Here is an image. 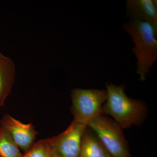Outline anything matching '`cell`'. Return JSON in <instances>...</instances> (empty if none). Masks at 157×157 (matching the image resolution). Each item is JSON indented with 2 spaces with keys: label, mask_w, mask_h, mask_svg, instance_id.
Segmentation results:
<instances>
[{
  "label": "cell",
  "mask_w": 157,
  "mask_h": 157,
  "mask_svg": "<svg viewBox=\"0 0 157 157\" xmlns=\"http://www.w3.org/2000/svg\"><path fill=\"white\" fill-rule=\"evenodd\" d=\"M112 157H131L121 128L101 114L88 124Z\"/></svg>",
  "instance_id": "obj_4"
},
{
  "label": "cell",
  "mask_w": 157,
  "mask_h": 157,
  "mask_svg": "<svg viewBox=\"0 0 157 157\" xmlns=\"http://www.w3.org/2000/svg\"><path fill=\"white\" fill-rule=\"evenodd\" d=\"M78 157H112L95 134L86 128L82 139Z\"/></svg>",
  "instance_id": "obj_9"
},
{
  "label": "cell",
  "mask_w": 157,
  "mask_h": 157,
  "mask_svg": "<svg viewBox=\"0 0 157 157\" xmlns=\"http://www.w3.org/2000/svg\"><path fill=\"white\" fill-rule=\"evenodd\" d=\"M0 124V127L9 132L17 146L25 152L35 143L38 133L32 124L22 123L8 114L4 115Z\"/></svg>",
  "instance_id": "obj_6"
},
{
  "label": "cell",
  "mask_w": 157,
  "mask_h": 157,
  "mask_svg": "<svg viewBox=\"0 0 157 157\" xmlns=\"http://www.w3.org/2000/svg\"><path fill=\"white\" fill-rule=\"evenodd\" d=\"M22 157H51L45 139L39 140L33 144Z\"/></svg>",
  "instance_id": "obj_11"
},
{
  "label": "cell",
  "mask_w": 157,
  "mask_h": 157,
  "mask_svg": "<svg viewBox=\"0 0 157 157\" xmlns=\"http://www.w3.org/2000/svg\"><path fill=\"white\" fill-rule=\"evenodd\" d=\"M124 28L134 43L132 51L137 59V73L140 80H145L157 59V29L148 22L134 19L129 20Z\"/></svg>",
  "instance_id": "obj_1"
},
{
  "label": "cell",
  "mask_w": 157,
  "mask_h": 157,
  "mask_svg": "<svg viewBox=\"0 0 157 157\" xmlns=\"http://www.w3.org/2000/svg\"><path fill=\"white\" fill-rule=\"evenodd\" d=\"M107 100L102 108V113L112 116L121 128H128L141 123L146 114L143 102L129 98L124 92V85L106 83Z\"/></svg>",
  "instance_id": "obj_2"
},
{
  "label": "cell",
  "mask_w": 157,
  "mask_h": 157,
  "mask_svg": "<svg viewBox=\"0 0 157 157\" xmlns=\"http://www.w3.org/2000/svg\"><path fill=\"white\" fill-rule=\"evenodd\" d=\"M22 155L9 132L0 127V157H22Z\"/></svg>",
  "instance_id": "obj_10"
},
{
  "label": "cell",
  "mask_w": 157,
  "mask_h": 157,
  "mask_svg": "<svg viewBox=\"0 0 157 157\" xmlns=\"http://www.w3.org/2000/svg\"><path fill=\"white\" fill-rule=\"evenodd\" d=\"M126 9L130 19L148 22L157 29L156 0H128Z\"/></svg>",
  "instance_id": "obj_7"
},
{
  "label": "cell",
  "mask_w": 157,
  "mask_h": 157,
  "mask_svg": "<svg viewBox=\"0 0 157 157\" xmlns=\"http://www.w3.org/2000/svg\"><path fill=\"white\" fill-rule=\"evenodd\" d=\"M15 67L11 59L0 52V106L4 105L15 80Z\"/></svg>",
  "instance_id": "obj_8"
},
{
  "label": "cell",
  "mask_w": 157,
  "mask_h": 157,
  "mask_svg": "<svg viewBox=\"0 0 157 157\" xmlns=\"http://www.w3.org/2000/svg\"><path fill=\"white\" fill-rule=\"evenodd\" d=\"M86 125L73 121L58 136L45 139L51 157H78Z\"/></svg>",
  "instance_id": "obj_5"
},
{
  "label": "cell",
  "mask_w": 157,
  "mask_h": 157,
  "mask_svg": "<svg viewBox=\"0 0 157 157\" xmlns=\"http://www.w3.org/2000/svg\"><path fill=\"white\" fill-rule=\"evenodd\" d=\"M107 97L105 90H72L71 112L74 116L73 121L87 126L91 121L102 114V108Z\"/></svg>",
  "instance_id": "obj_3"
}]
</instances>
